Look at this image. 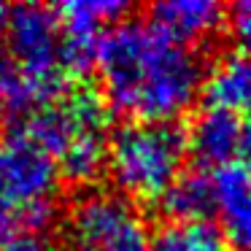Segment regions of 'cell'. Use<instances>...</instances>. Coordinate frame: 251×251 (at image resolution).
<instances>
[{
	"label": "cell",
	"instance_id": "obj_1",
	"mask_svg": "<svg viewBox=\"0 0 251 251\" xmlns=\"http://www.w3.org/2000/svg\"><path fill=\"white\" fill-rule=\"evenodd\" d=\"M95 68L108 108L130 122H176L195 105L205 81L197 51L151 19H122L105 30Z\"/></svg>",
	"mask_w": 251,
	"mask_h": 251
},
{
	"label": "cell",
	"instance_id": "obj_2",
	"mask_svg": "<svg viewBox=\"0 0 251 251\" xmlns=\"http://www.w3.org/2000/svg\"><path fill=\"white\" fill-rule=\"evenodd\" d=\"M111 108L92 87H71L25 119L22 130L49 154L60 176L73 184H92L108 162Z\"/></svg>",
	"mask_w": 251,
	"mask_h": 251
},
{
	"label": "cell",
	"instance_id": "obj_3",
	"mask_svg": "<svg viewBox=\"0 0 251 251\" xmlns=\"http://www.w3.org/2000/svg\"><path fill=\"white\" fill-rule=\"evenodd\" d=\"M186 132L176 122H127L108 141V170L130 202H159L181 176Z\"/></svg>",
	"mask_w": 251,
	"mask_h": 251
},
{
	"label": "cell",
	"instance_id": "obj_4",
	"mask_svg": "<svg viewBox=\"0 0 251 251\" xmlns=\"http://www.w3.org/2000/svg\"><path fill=\"white\" fill-rule=\"evenodd\" d=\"M60 184L57 162L25 130L0 138V240L41 232L57 213Z\"/></svg>",
	"mask_w": 251,
	"mask_h": 251
},
{
	"label": "cell",
	"instance_id": "obj_5",
	"mask_svg": "<svg viewBox=\"0 0 251 251\" xmlns=\"http://www.w3.org/2000/svg\"><path fill=\"white\" fill-rule=\"evenodd\" d=\"M149 246L146 219L119 192H84L62 224V251H149Z\"/></svg>",
	"mask_w": 251,
	"mask_h": 251
},
{
	"label": "cell",
	"instance_id": "obj_6",
	"mask_svg": "<svg viewBox=\"0 0 251 251\" xmlns=\"http://www.w3.org/2000/svg\"><path fill=\"white\" fill-rule=\"evenodd\" d=\"M3 54L14 60L22 71L33 73L49 84L65 87L62 65V27L51 8L19 6L11 11L6 25V49Z\"/></svg>",
	"mask_w": 251,
	"mask_h": 251
},
{
	"label": "cell",
	"instance_id": "obj_7",
	"mask_svg": "<svg viewBox=\"0 0 251 251\" xmlns=\"http://www.w3.org/2000/svg\"><path fill=\"white\" fill-rule=\"evenodd\" d=\"M216 216L229 251H251V168L235 162L213 173Z\"/></svg>",
	"mask_w": 251,
	"mask_h": 251
},
{
	"label": "cell",
	"instance_id": "obj_8",
	"mask_svg": "<svg viewBox=\"0 0 251 251\" xmlns=\"http://www.w3.org/2000/svg\"><path fill=\"white\" fill-rule=\"evenodd\" d=\"M186 132V154L202 168H227L235 165L240 149V119L222 108H202Z\"/></svg>",
	"mask_w": 251,
	"mask_h": 251
},
{
	"label": "cell",
	"instance_id": "obj_9",
	"mask_svg": "<svg viewBox=\"0 0 251 251\" xmlns=\"http://www.w3.org/2000/svg\"><path fill=\"white\" fill-rule=\"evenodd\" d=\"M224 6L213 0H165L151 6V25L192 49L211 41L224 27Z\"/></svg>",
	"mask_w": 251,
	"mask_h": 251
},
{
	"label": "cell",
	"instance_id": "obj_10",
	"mask_svg": "<svg viewBox=\"0 0 251 251\" xmlns=\"http://www.w3.org/2000/svg\"><path fill=\"white\" fill-rule=\"evenodd\" d=\"M202 92L211 108H222L229 114H251V54L232 51L222 54L205 71Z\"/></svg>",
	"mask_w": 251,
	"mask_h": 251
},
{
	"label": "cell",
	"instance_id": "obj_11",
	"mask_svg": "<svg viewBox=\"0 0 251 251\" xmlns=\"http://www.w3.org/2000/svg\"><path fill=\"white\" fill-rule=\"evenodd\" d=\"M159 202L170 222H208V216L216 211L213 176L205 170L181 173Z\"/></svg>",
	"mask_w": 251,
	"mask_h": 251
},
{
	"label": "cell",
	"instance_id": "obj_12",
	"mask_svg": "<svg viewBox=\"0 0 251 251\" xmlns=\"http://www.w3.org/2000/svg\"><path fill=\"white\" fill-rule=\"evenodd\" d=\"M149 251H229V246L208 222H168L151 235Z\"/></svg>",
	"mask_w": 251,
	"mask_h": 251
},
{
	"label": "cell",
	"instance_id": "obj_13",
	"mask_svg": "<svg viewBox=\"0 0 251 251\" xmlns=\"http://www.w3.org/2000/svg\"><path fill=\"white\" fill-rule=\"evenodd\" d=\"M227 25H229V33H232L235 44L240 46V51L251 54V0H243V3L229 8Z\"/></svg>",
	"mask_w": 251,
	"mask_h": 251
},
{
	"label": "cell",
	"instance_id": "obj_14",
	"mask_svg": "<svg viewBox=\"0 0 251 251\" xmlns=\"http://www.w3.org/2000/svg\"><path fill=\"white\" fill-rule=\"evenodd\" d=\"M0 251H62V246L41 232H19L0 240Z\"/></svg>",
	"mask_w": 251,
	"mask_h": 251
},
{
	"label": "cell",
	"instance_id": "obj_15",
	"mask_svg": "<svg viewBox=\"0 0 251 251\" xmlns=\"http://www.w3.org/2000/svg\"><path fill=\"white\" fill-rule=\"evenodd\" d=\"M240 165L251 168V114L246 119H240V149H238Z\"/></svg>",
	"mask_w": 251,
	"mask_h": 251
},
{
	"label": "cell",
	"instance_id": "obj_16",
	"mask_svg": "<svg viewBox=\"0 0 251 251\" xmlns=\"http://www.w3.org/2000/svg\"><path fill=\"white\" fill-rule=\"evenodd\" d=\"M8 17H11V8L0 3V30H6V25H8Z\"/></svg>",
	"mask_w": 251,
	"mask_h": 251
},
{
	"label": "cell",
	"instance_id": "obj_17",
	"mask_svg": "<svg viewBox=\"0 0 251 251\" xmlns=\"http://www.w3.org/2000/svg\"><path fill=\"white\" fill-rule=\"evenodd\" d=\"M0 125H3V116H0Z\"/></svg>",
	"mask_w": 251,
	"mask_h": 251
}]
</instances>
